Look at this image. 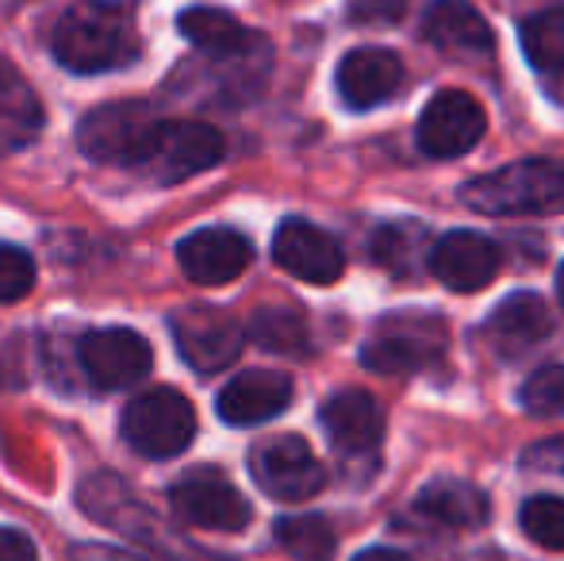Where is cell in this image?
I'll return each mask as SVG.
<instances>
[{"label": "cell", "instance_id": "cell-30", "mask_svg": "<svg viewBox=\"0 0 564 561\" xmlns=\"http://www.w3.org/2000/svg\"><path fill=\"white\" fill-rule=\"evenodd\" d=\"M522 465L530 473H550V477H564V439H542L522 454Z\"/></svg>", "mask_w": 564, "mask_h": 561}, {"label": "cell", "instance_id": "cell-11", "mask_svg": "<svg viewBox=\"0 0 564 561\" xmlns=\"http://www.w3.org/2000/svg\"><path fill=\"white\" fill-rule=\"evenodd\" d=\"M484 128L488 120H484L480 100L460 89H446L419 116V147L431 158H457L484 139Z\"/></svg>", "mask_w": 564, "mask_h": 561}, {"label": "cell", "instance_id": "cell-12", "mask_svg": "<svg viewBox=\"0 0 564 561\" xmlns=\"http://www.w3.org/2000/svg\"><path fill=\"white\" fill-rule=\"evenodd\" d=\"M273 262L307 284H335L346 270V255L323 227L307 219H284L273 235Z\"/></svg>", "mask_w": 564, "mask_h": 561}, {"label": "cell", "instance_id": "cell-24", "mask_svg": "<svg viewBox=\"0 0 564 561\" xmlns=\"http://www.w3.org/2000/svg\"><path fill=\"white\" fill-rule=\"evenodd\" d=\"M246 331H250V338L261 350L292 354V358L307 354V343H312V338H307L304 315H300L296 308H261V312H253Z\"/></svg>", "mask_w": 564, "mask_h": 561}, {"label": "cell", "instance_id": "cell-19", "mask_svg": "<svg viewBox=\"0 0 564 561\" xmlns=\"http://www.w3.org/2000/svg\"><path fill=\"white\" fill-rule=\"evenodd\" d=\"M553 320L550 308H545L542 296L534 292H511L507 300H499V308L488 315V338L503 358H519L530 346H538L545 335H550Z\"/></svg>", "mask_w": 564, "mask_h": 561}, {"label": "cell", "instance_id": "cell-15", "mask_svg": "<svg viewBox=\"0 0 564 561\" xmlns=\"http://www.w3.org/2000/svg\"><path fill=\"white\" fill-rule=\"evenodd\" d=\"M292 404V377L273 374V369H250L219 392L216 408L219 420L230 427H258L281 416Z\"/></svg>", "mask_w": 564, "mask_h": 561}, {"label": "cell", "instance_id": "cell-1", "mask_svg": "<svg viewBox=\"0 0 564 561\" xmlns=\"http://www.w3.org/2000/svg\"><path fill=\"white\" fill-rule=\"evenodd\" d=\"M51 51L74 74H108L142 54L139 12L131 0H77L58 15Z\"/></svg>", "mask_w": 564, "mask_h": 561}, {"label": "cell", "instance_id": "cell-5", "mask_svg": "<svg viewBox=\"0 0 564 561\" xmlns=\"http://www.w3.org/2000/svg\"><path fill=\"white\" fill-rule=\"evenodd\" d=\"M446 350V327L434 315H388L372 338L361 346V366L372 374L400 377V374H419L431 362L442 358Z\"/></svg>", "mask_w": 564, "mask_h": 561}, {"label": "cell", "instance_id": "cell-2", "mask_svg": "<svg viewBox=\"0 0 564 561\" xmlns=\"http://www.w3.org/2000/svg\"><path fill=\"white\" fill-rule=\"evenodd\" d=\"M460 201L484 216H545L564 212V158H522L473 177Z\"/></svg>", "mask_w": 564, "mask_h": 561}, {"label": "cell", "instance_id": "cell-18", "mask_svg": "<svg viewBox=\"0 0 564 561\" xmlns=\"http://www.w3.org/2000/svg\"><path fill=\"white\" fill-rule=\"evenodd\" d=\"M423 39L453 58H488L496 51L488 20L465 0H434L423 12Z\"/></svg>", "mask_w": 564, "mask_h": 561}, {"label": "cell", "instance_id": "cell-23", "mask_svg": "<svg viewBox=\"0 0 564 561\" xmlns=\"http://www.w3.org/2000/svg\"><path fill=\"white\" fill-rule=\"evenodd\" d=\"M522 51L542 74H564V4L542 8L522 23Z\"/></svg>", "mask_w": 564, "mask_h": 561}, {"label": "cell", "instance_id": "cell-22", "mask_svg": "<svg viewBox=\"0 0 564 561\" xmlns=\"http://www.w3.org/2000/svg\"><path fill=\"white\" fill-rule=\"evenodd\" d=\"M419 516H426L431 524L449 527V531H473L488 519V500L480 488L465 485V481H431L415 500Z\"/></svg>", "mask_w": 564, "mask_h": 561}, {"label": "cell", "instance_id": "cell-28", "mask_svg": "<svg viewBox=\"0 0 564 561\" xmlns=\"http://www.w3.org/2000/svg\"><path fill=\"white\" fill-rule=\"evenodd\" d=\"M519 404L542 420L564 416V366H542L538 374H530L519 389Z\"/></svg>", "mask_w": 564, "mask_h": 561}, {"label": "cell", "instance_id": "cell-14", "mask_svg": "<svg viewBox=\"0 0 564 561\" xmlns=\"http://www.w3.org/2000/svg\"><path fill=\"white\" fill-rule=\"evenodd\" d=\"M253 250L246 235L230 231V227H204L193 231L188 239L177 242V262L188 281L196 284H227L238 273H246Z\"/></svg>", "mask_w": 564, "mask_h": 561}, {"label": "cell", "instance_id": "cell-4", "mask_svg": "<svg viewBox=\"0 0 564 561\" xmlns=\"http://www.w3.org/2000/svg\"><path fill=\"white\" fill-rule=\"evenodd\" d=\"M123 439L142 457H177L193 446L196 412L177 389H150L123 408Z\"/></svg>", "mask_w": 564, "mask_h": 561}, {"label": "cell", "instance_id": "cell-10", "mask_svg": "<svg viewBox=\"0 0 564 561\" xmlns=\"http://www.w3.org/2000/svg\"><path fill=\"white\" fill-rule=\"evenodd\" d=\"M170 500L185 524L208 527V531H242L253 516L246 496L216 470L185 473V477L170 488Z\"/></svg>", "mask_w": 564, "mask_h": 561}, {"label": "cell", "instance_id": "cell-32", "mask_svg": "<svg viewBox=\"0 0 564 561\" xmlns=\"http://www.w3.org/2000/svg\"><path fill=\"white\" fill-rule=\"evenodd\" d=\"M0 561H35V542L23 531L0 527Z\"/></svg>", "mask_w": 564, "mask_h": 561}, {"label": "cell", "instance_id": "cell-27", "mask_svg": "<svg viewBox=\"0 0 564 561\" xmlns=\"http://www.w3.org/2000/svg\"><path fill=\"white\" fill-rule=\"evenodd\" d=\"M522 535L542 550H564V500L561 496H534L519 511Z\"/></svg>", "mask_w": 564, "mask_h": 561}, {"label": "cell", "instance_id": "cell-9", "mask_svg": "<svg viewBox=\"0 0 564 561\" xmlns=\"http://www.w3.org/2000/svg\"><path fill=\"white\" fill-rule=\"evenodd\" d=\"M150 366L154 350L131 327H100L82 338V369L100 392L131 389L150 374Z\"/></svg>", "mask_w": 564, "mask_h": 561}, {"label": "cell", "instance_id": "cell-17", "mask_svg": "<svg viewBox=\"0 0 564 561\" xmlns=\"http://www.w3.org/2000/svg\"><path fill=\"white\" fill-rule=\"evenodd\" d=\"M403 82V66L392 51H380V46H361V51H349L338 62V97L349 108L365 112V108H377L400 89Z\"/></svg>", "mask_w": 564, "mask_h": 561}, {"label": "cell", "instance_id": "cell-26", "mask_svg": "<svg viewBox=\"0 0 564 561\" xmlns=\"http://www.w3.org/2000/svg\"><path fill=\"white\" fill-rule=\"evenodd\" d=\"M426 231L419 224H384L372 235V262H380L392 273H415L419 270V242Z\"/></svg>", "mask_w": 564, "mask_h": 561}, {"label": "cell", "instance_id": "cell-3", "mask_svg": "<svg viewBox=\"0 0 564 561\" xmlns=\"http://www.w3.org/2000/svg\"><path fill=\"white\" fill-rule=\"evenodd\" d=\"M162 123L165 120L147 100H116V105H100L85 116L77 128V147L93 162H116L139 170Z\"/></svg>", "mask_w": 564, "mask_h": 561}, {"label": "cell", "instance_id": "cell-34", "mask_svg": "<svg viewBox=\"0 0 564 561\" xmlns=\"http://www.w3.org/2000/svg\"><path fill=\"white\" fill-rule=\"evenodd\" d=\"M557 300H561V308H564V266L557 270Z\"/></svg>", "mask_w": 564, "mask_h": 561}, {"label": "cell", "instance_id": "cell-13", "mask_svg": "<svg viewBox=\"0 0 564 561\" xmlns=\"http://www.w3.org/2000/svg\"><path fill=\"white\" fill-rule=\"evenodd\" d=\"M431 273L453 292H476L499 273V247L488 235L449 231L431 247Z\"/></svg>", "mask_w": 564, "mask_h": 561}, {"label": "cell", "instance_id": "cell-16", "mask_svg": "<svg viewBox=\"0 0 564 561\" xmlns=\"http://www.w3.org/2000/svg\"><path fill=\"white\" fill-rule=\"evenodd\" d=\"M323 431H327L330 446L341 450V454H369V450L380 446L384 439V408H380L377 397L361 389H341L323 404L319 412Z\"/></svg>", "mask_w": 564, "mask_h": 561}, {"label": "cell", "instance_id": "cell-8", "mask_svg": "<svg viewBox=\"0 0 564 561\" xmlns=\"http://www.w3.org/2000/svg\"><path fill=\"white\" fill-rule=\"evenodd\" d=\"M250 473L261 493L289 504L307 500V496H315L327 485V470H323L319 457L312 454V446L300 434H276V439H265L261 446H253Z\"/></svg>", "mask_w": 564, "mask_h": 561}, {"label": "cell", "instance_id": "cell-20", "mask_svg": "<svg viewBox=\"0 0 564 561\" xmlns=\"http://www.w3.org/2000/svg\"><path fill=\"white\" fill-rule=\"evenodd\" d=\"M177 28H181V35L196 46V51L208 54V58H219V62L238 58V54H246V51L258 46V35L246 31L235 15L224 12V8H208V4L185 8L181 20H177Z\"/></svg>", "mask_w": 564, "mask_h": 561}, {"label": "cell", "instance_id": "cell-21", "mask_svg": "<svg viewBox=\"0 0 564 561\" xmlns=\"http://www.w3.org/2000/svg\"><path fill=\"white\" fill-rule=\"evenodd\" d=\"M43 131V105L31 85L0 58V158L31 147Z\"/></svg>", "mask_w": 564, "mask_h": 561}, {"label": "cell", "instance_id": "cell-31", "mask_svg": "<svg viewBox=\"0 0 564 561\" xmlns=\"http://www.w3.org/2000/svg\"><path fill=\"white\" fill-rule=\"evenodd\" d=\"M408 12V0H349L354 23H395Z\"/></svg>", "mask_w": 564, "mask_h": 561}, {"label": "cell", "instance_id": "cell-7", "mask_svg": "<svg viewBox=\"0 0 564 561\" xmlns=\"http://www.w3.org/2000/svg\"><path fill=\"white\" fill-rule=\"evenodd\" d=\"M170 331L177 338V350L196 374H219V369L235 366L242 354L246 331L224 308L212 304H188L170 320Z\"/></svg>", "mask_w": 564, "mask_h": 561}, {"label": "cell", "instance_id": "cell-29", "mask_svg": "<svg viewBox=\"0 0 564 561\" xmlns=\"http://www.w3.org/2000/svg\"><path fill=\"white\" fill-rule=\"evenodd\" d=\"M35 284V262L28 250L0 242V304H15L23 300Z\"/></svg>", "mask_w": 564, "mask_h": 561}, {"label": "cell", "instance_id": "cell-6", "mask_svg": "<svg viewBox=\"0 0 564 561\" xmlns=\"http://www.w3.org/2000/svg\"><path fill=\"white\" fill-rule=\"evenodd\" d=\"M224 158V136L200 120H165L150 142L139 173H147L158 185H177L196 173L212 170Z\"/></svg>", "mask_w": 564, "mask_h": 561}, {"label": "cell", "instance_id": "cell-33", "mask_svg": "<svg viewBox=\"0 0 564 561\" xmlns=\"http://www.w3.org/2000/svg\"><path fill=\"white\" fill-rule=\"evenodd\" d=\"M354 561H411L408 554H400V550H384V547H377V550H361Z\"/></svg>", "mask_w": 564, "mask_h": 561}, {"label": "cell", "instance_id": "cell-25", "mask_svg": "<svg viewBox=\"0 0 564 561\" xmlns=\"http://www.w3.org/2000/svg\"><path fill=\"white\" fill-rule=\"evenodd\" d=\"M276 542L296 561L335 558V531L323 516H284L276 519Z\"/></svg>", "mask_w": 564, "mask_h": 561}]
</instances>
